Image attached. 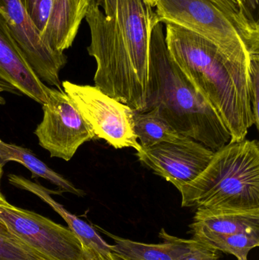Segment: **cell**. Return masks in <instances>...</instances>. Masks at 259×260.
I'll return each mask as SVG.
<instances>
[{
    "label": "cell",
    "instance_id": "4fadbf2b",
    "mask_svg": "<svg viewBox=\"0 0 259 260\" xmlns=\"http://www.w3.org/2000/svg\"><path fill=\"white\" fill-rule=\"evenodd\" d=\"M193 233L248 234L259 236V209L225 210L197 208L191 225Z\"/></svg>",
    "mask_w": 259,
    "mask_h": 260
},
{
    "label": "cell",
    "instance_id": "44dd1931",
    "mask_svg": "<svg viewBox=\"0 0 259 260\" xmlns=\"http://www.w3.org/2000/svg\"><path fill=\"white\" fill-rule=\"evenodd\" d=\"M220 7L237 25L253 38L259 39V27H255L249 22L239 0H211Z\"/></svg>",
    "mask_w": 259,
    "mask_h": 260
},
{
    "label": "cell",
    "instance_id": "277c9868",
    "mask_svg": "<svg viewBox=\"0 0 259 260\" xmlns=\"http://www.w3.org/2000/svg\"><path fill=\"white\" fill-rule=\"evenodd\" d=\"M158 22L176 24L243 57L259 54V39L246 33L211 0H159Z\"/></svg>",
    "mask_w": 259,
    "mask_h": 260
},
{
    "label": "cell",
    "instance_id": "f546056e",
    "mask_svg": "<svg viewBox=\"0 0 259 260\" xmlns=\"http://www.w3.org/2000/svg\"><path fill=\"white\" fill-rule=\"evenodd\" d=\"M6 102H5V99L0 95V105H5Z\"/></svg>",
    "mask_w": 259,
    "mask_h": 260
},
{
    "label": "cell",
    "instance_id": "484cf974",
    "mask_svg": "<svg viewBox=\"0 0 259 260\" xmlns=\"http://www.w3.org/2000/svg\"><path fill=\"white\" fill-rule=\"evenodd\" d=\"M0 235H4V236L9 237V238H14L10 233H9V231L7 230L6 227H5L4 224L3 223L0 222Z\"/></svg>",
    "mask_w": 259,
    "mask_h": 260
},
{
    "label": "cell",
    "instance_id": "30bf717a",
    "mask_svg": "<svg viewBox=\"0 0 259 260\" xmlns=\"http://www.w3.org/2000/svg\"><path fill=\"white\" fill-rule=\"evenodd\" d=\"M214 151L191 138L163 142L137 151L138 160L176 189L196 178L206 168Z\"/></svg>",
    "mask_w": 259,
    "mask_h": 260
},
{
    "label": "cell",
    "instance_id": "9a60e30c",
    "mask_svg": "<svg viewBox=\"0 0 259 260\" xmlns=\"http://www.w3.org/2000/svg\"><path fill=\"white\" fill-rule=\"evenodd\" d=\"M9 161L18 162L24 165L32 173L33 177H41L48 180L57 186L61 192H69L79 197L85 195L82 189L76 187L63 176L52 170L28 148L8 143L0 139V168H3Z\"/></svg>",
    "mask_w": 259,
    "mask_h": 260
},
{
    "label": "cell",
    "instance_id": "8992f818",
    "mask_svg": "<svg viewBox=\"0 0 259 260\" xmlns=\"http://www.w3.org/2000/svg\"><path fill=\"white\" fill-rule=\"evenodd\" d=\"M62 87L90 125L96 138L104 139L115 148H132L137 151L141 149L134 132L135 110L95 86L65 81Z\"/></svg>",
    "mask_w": 259,
    "mask_h": 260
},
{
    "label": "cell",
    "instance_id": "8fae6325",
    "mask_svg": "<svg viewBox=\"0 0 259 260\" xmlns=\"http://www.w3.org/2000/svg\"><path fill=\"white\" fill-rule=\"evenodd\" d=\"M47 45L57 53L71 47L86 12L78 0H20Z\"/></svg>",
    "mask_w": 259,
    "mask_h": 260
},
{
    "label": "cell",
    "instance_id": "7402d4cb",
    "mask_svg": "<svg viewBox=\"0 0 259 260\" xmlns=\"http://www.w3.org/2000/svg\"><path fill=\"white\" fill-rule=\"evenodd\" d=\"M249 92L254 121L258 129V100H259V54L250 56L249 63Z\"/></svg>",
    "mask_w": 259,
    "mask_h": 260
},
{
    "label": "cell",
    "instance_id": "83f0119b",
    "mask_svg": "<svg viewBox=\"0 0 259 260\" xmlns=\"http://www.w3.org/2000/svg\"><path fill=\"white\" fill-rule=\"evenodd\" d=\"M79 3H80L81 6L83 8L84 10L87 12V9L88 6V0H78Z\"/></svg>",
    "mask_w": 259,
    "mask_h": 260
},
{
    "label": "cell",
    "instance_id": "5b68a950",
    "mask_svg": "<svg viewBox=\"0 0 259 260\" xmlns=\"http://www.w3.org/2000/svg\"><path fill=\"white\" fill-rule=\"evenodd\" d=\"M0 222L45 260H85L83 247L75 234L42 215L8 203L0 205Z\"/></svg>",
    "mask_w": 259,
    "mask_h": 260
},
{
    "label": "cell",
    "instance_id": "1f68e13d",
    "mask_svg": "<svg viewBox=\"0 0 259 260\" xmlns=\"http://www.w3.org/2000/svg\"><path fill=\"white\" fill-rule=\"evenodd\" d=\"M238 260H248L247 257L240 258V259H237Z\"/></svg>",
    "mask_w": 259,
    "mask_h": 260
},
{
    "label": "cell",
    "instance_id": "4dcf8cb0",
    "mask_svg": "<svg viewBox=\"0 0 259 260\" xmlns=\"http://www.w3.org/2000/svg\"><path fill=\"white\" fill-rule=\"evenodd\" d=\"M2 174H3V168H0V180H1Z\"/></svg>",
    "mask_w": 259,
    "mask_h": 260
},
{
    "label": "cell",
    "instance_id": "d4e9b609",
    "mask_svg": "<svg viewBox=\"0 0 259 260\" xmlns=\"http://www.w3.org/2000/svg\"><path fill=\"white\" fill-rule=\"evenodd\" d=\"M12 91V92L13 91V92H16L14 88H12V87L9 86V85L3 82V81L0 80V91Z\"/></svg>",
    "mask_w": 259,
    "mask_h": 260
},
{
    "label": "cell",
    "instance_id": "ac0fdd59",
    "mask_svg": "<svg viewBox=\"0 0 259 260\" xmlns=\"http://www.w3.org/2000/svg\"><path fill=\"white\" fill-rule=\"evenodd\" d=\"M194 239L211 246L218 251L236 256L237 259L247 257L250 250L259 246V236L248 234L216 235L208 232L193 233Z\"/></svg>",
    "mask_w": 259,
    "mask_h": 260
},
{
    "label": "cell",
    "instance_id": "cb8c5ba5",
    "mask_svg": "<svg viewBox=\"0 0 259 260\" xmlns=\"http://www.w3.org/2000/svg\"><path fill=\"white\" fill-rule=\"evenodd\" d=\"M85 260H123L112 251L107 253H99L93 250L84 249Z\"/></svg>",
    "mask_w": 259,
    "mask_h": 260
},
{
    "label": "cell",
    "instance_id": "603a6c76",
    "mask_svg": "<svg viewBox=\"0 0 259 260\" xmlns=\"http://www.w3.org/2000/svg\"><path fill=\"white\" fill-rule=\"evenodd\" d=\"M246 19L255 27H259V0H239Z\"/></svg>",
    "mask_w": 259,
    "mask_h": 260
},
{
    "label": "cell",
    "instance_id": "e0dca14e",
    "mask_svg": "<svg viewBox=\"0 0 259 260\" xmlns=\"http://www.w3.org/2000/svg\"><path fill=\"white\" fill-rule=\"evenodd\" d=\"M115 241L111 251L123 260H173L172 244L162 239L161 244H145L114 236L106 233Z\"/></svg>",
    "mask_w": 259,
    "mask_h": 260
},
{
    "label": "cell",
    "instance_id": "7c38bea8",
    "mask_svg": "<svg viewBox=\"0 0 259 260\" xmlns=\"http://www.w3.org/2000/svg\"><path fill=\"white\" fill-rule=\"evenodd\" d=\"M0 80L42 105L47 101L50 88L39 79L27 62L11 34L1 9Z\"/></svg>",
    "mask_w": 259,
    "mask_h": 260
},
{
    "label": "cell",
    "instance_id": "ba28073f",
    "mask_svg": "<svg viewBox=\"0 0 259 260\" xmlns=\"http://www.w3.org/2000/svg\"><path fill=\"white\" fill-rule=\"evenodd\" d=\"M91 1L114 20L135 76L149 97L151 34L158 22L156 14L142 0Z\"/></svg>",
    "mask_w": 259,
    "mask_h": 260
},
{
    "label": "cell",
    "instance_id": "52a82bcc",
    "mask_svg": "<svg viewBox=\"0 0 259 260\" xmlns=\"http://www.w3.org/2000/svg\"><path fill=\"white\" fill-rule=\"evenodd\" d=\"M43 111L42 121L34 134L40 145L52 157L68 161L81 145L96 138L90 125L62 89L49 88Z\"/></svg>",
    "mask_w": 259,
    "mask_h": 260
},
{
    "label": "cell",
    "instance_id": "6da1fadb",
    "mask_svg": "<svg viewBox=\"0 0 259 260\" xmlns=\"http://www.w3.org/2000/svg\"><path fill=\"white\" fill-rule=\"evenodd\" d=\"M165 41L176 65L231 133V142L246 139L255 125L249 92L250 58L228 53L171 23L166 24Z\"/></svg>",
    "mask_w": 259,
    "mask_h": 260
},
{
    "label": "cell",
    "instance_id": "f1b7e54d",
    "mask_svg": "<svg viewBox=\"0 0 259 260\" xmlns=\"http://www.w3.org/2000/svg\"><path fill=\"white\" fill-rule=\"evenodd\" d=\"M7 200L5 198L4 196L2 193L1 190H0V205L7 204Z\"/></svg>",
    "mask_w": 259,
    "mask_h": 260
},
{
    "label": "cell",
    "instance_id": "d6986e66",
    "mask_svg": "<svg viewBox=\"0 0 259 260\" xmlns=\"http://www.w3.org/2000/svg\"><path fill=\"white\" fill-rule=\"evenodd\" d=\"M159 237L171 243L173 260H219L218 250L199 240L172 236L164 229H161Z\"/></svg>",
    "mask_w": 259,
    "mask_h": 260
},
{
    "label": "cell",
    "instance_id": "3957f363",
    "mask_svg": "<svg viewBox=\"0 0 259 260\" xmlns=\"http://www.w3.org/2000/svg\"><path fill=\"white\" fill-rule=\"evenodd\" d=\"M182 207L259 209V145L244 139L214 151L205 170L178 188Z\"/></svg>",
    "mask_w": 259,
    "mask_h": 260
},
{
    "label": "cell",
    "instance_id": "9c48e42d",
    "mask_svg": "<svg viewBox=\"0 0 259 260\" xmlns=\"http://www.w3.org/2000/svg\"><path fill=\"white\" fill-rule=\"evenodd\" d=\"M0 9L16 44L43 82L62 89L59 73L67 62L64 53L52 50L20 0H0Z\"/></svg>",
    "mask_w": 259,
    "mask_h": 260
},
{
    "label": "cell",
    "instance_id": "5bb4252c",
    "mask_svg": "<svg viewBox=\"0 0 259 260\" xmlns=\"http://www.w3.org/2000/svg\"><path fill=\"white\" fill-rule=\"evenodd\" d=\"M9 182L15 187L24 189L34 194L43 201L53 208L68 224V229L79 238L83 249L93 250L99 253H107L111 252V245L102 239L101 237L93 229L92 226L70 213L62 205L56 201L50 194L54 192L49 190L40 183H34L31 180L17 174H9Z\"/></svg>",
    "mask_w": 259,
    "mask_h": 260
},
{
    "label": "cell",
    "instance_id": "4316f807",
    "mask_svg": "<svg viewBox=\"0 0 259 260\" xmlns=\"http://www.w3.org/2000/svg\"><path fill=\"white\" fill-rule=\"evenodd\" d=\"M144 2V4L146 6H149V7L153 8L156 7L157 4H158L159 0H142Z\"/></svg>",
    "mask_w": 259,
    "mask_h": 260
},
{
    "label": "cell",
    "instance_id": "7a4b0ae2",
    "mask_svg": "<svg viewBox=\"0 0 259 260\" xmlns=\"http://www.w3.org/2000/svg\"><path fill=\"white\" fill-rule=\"evenodd\" d=\"M152 108L179 134L212 151L231 142L220 117L170 56L161 22L155 24L151 34L147 111Z\"/></svg>",
    "mask_w": 259,
    "mask_h": 260
},
{
    "label": "cell",
    "instance_id": "ffe728a7",
    "mask_svg": "<svg viewBox=\"0 0 259 260\" xmlns=\"http://www.w3.org/2000/svg\"><path fill=\"white\" fill-rule=\"evenodd\" d=\"M0 260H45L13 238L0 235Z\"/></svg>",
    "mask_w": 259,
    "mask_h": 260
},
{
    "label": "cell",
    "instance_id": "2e32d148",
    "mask_svg": "<svg viewBox=\"0 0 259 260\" xmlns=\"http://www.w3.org/2000/svg\"><path fill=\"white\" fill-rule=\"evenodd\" d=\"M133 127L141 148L154 146L163 142H172L185 137L173 129L157 108L134 111Z\"/></svg>",
    "mask_w": 259,
    "mask_h": 260
}]
</instances>
